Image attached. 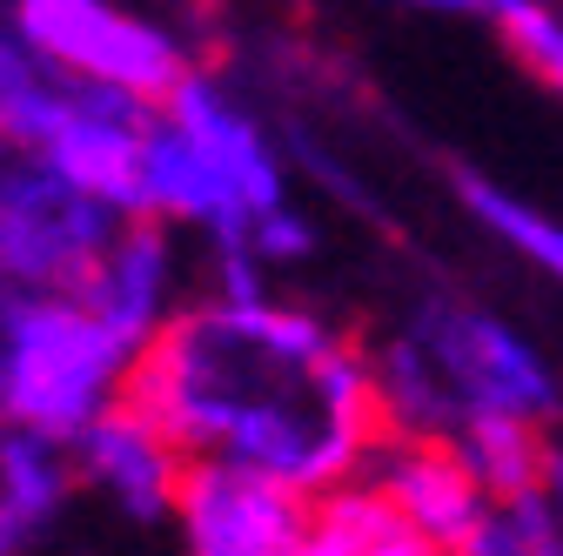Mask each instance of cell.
<instances>
[{
  "instance_id": "3",
  "label": "cell",
  "mask_w": 563,
  "mask_h": 556,
  "mask_svg": "<svg viewBox=\"0 0 563 556\" xmlns=\"http://www.w3.org/2000/svg\"><path fill=\"white\" fill-rule=\"evenodd\" d=\"M134 342L108 329L81 289L0 282V423H27L75 443L108 402L128 396Z\"/></svg>"
},
{
  "instance_id": "1",
  "label": "cell",
  "mask_w": 563,
  "mask_h": 556,
  "mask_svg": "<svg viewBox=\"0 0 563 556\" xmlns=\"http://www.w3.org/2000/svg\"><path fill=\"white\" fill-rule=\"evenodd\" d=\"M128 396L188 449L255 463L302 497L369 476L389 423L369 349L296 296L201 289L134 356Z\"/></svg>"
},
{
  "instance_id": "15",
  "label": "cell",
  "mask_w": 563,
  "mask_h": 556,
  "mask_svg": "<svg viewBox=\"0 0 563 556\" xmlns=\"http://www.w3.org/2000/svg\"><path fill=\"white\" fill-rule=\"evenodd\" d=\"M489 21L504 27L510 54L563 101V8H550V0H497Z\"/></svg>"
},
{
  "instance_id": "17",
  "label": "cell",
  "mask_w": 563,
  "mask_h": 556,
  "mask_svg": "<svg viewBox=\"0 0 563 556\" xmlns=\"http://www.w3.org/2000/svg\"><path fill=\"white\" fill-rule=\"evenodd\" d=\"M396 8H416V14H483L489 21L497 0H396Z\"/></svg>"
},
{
  "instance_id": "7",
  "label": "cell",
  "mask_w": 563,
  "mask_h": 556,
  "mask_svg": "<svg viewBox=\"0 0 563 556\" xmlns=\"http://www.w3.org/2000/svg\"><path fill=\"white\" fill-rule=\"evenodd\" d=\"M195 248L201 242L162 215H128L101 248V262L88 268L81 296L108 329H121L134 349H148L168 329V315L195 296Z\"/></svg>"
},
{
  "instance_id": "9",
  "label": "cell",
  "mask_w": 563,
  "mask_h": 556,
  "mask_svg": "<svg viewBox=\"0 0 563 556\" xmlns=\"http://www.w3.org/2000/svg\"><path fill=\"white\" fill-rule=\"evenodd\" d=\"M369 482L422 536H437L450 556L470 543V530L489 516V503H497L470 476V463L450 443H437V436H383V449L369 463Z\"/></svg>"
},
{
  "instance_id": "18",
  "label": "cell",
  "mask_w": 563,
  "mask_h": 556,
  "mask_svg": "<svg viewBox=\"0 0 563 556\" xmlns=\"http://www.w3.org/2000/svg\"><path fill=\"white\" fill-rule=\"evenodd\" d=\"M543 503H550V516L563 523V436L550 443V469H543Z\"/></svg>"
},
{
  "instance_id": "14",
  "label": "cell",
  "mask_w": 563,
  "mask_h": 556,
  "mask_svg": "<svg viewBox=\"0 0 563 556\" xmlns=\"http://www.w3.org/2000/svg\"><path fill=\"white\" fill-rule=\"evenodd\" d=\"M456 194H463L470 222H476L489 242H504L517 262H530L543 282L563 289V215H550V208H537L530 194L504 188L497 175H463Z\"/></svg>"
},
{
  "instance_id": "10",
  "label": "cell",
  "mask_w": 563,
  "mask_h": 556,
  "mask_svg": "<svg viewBox=\"0 0 563 556\" xmlns=\"http://www.w3.org/2000/svg\"><path fill=\"white\" fill-rule=\"evenodd\" d=\"M81 463L67 436L0 423V556H41L81 503Z\"/></svg>"
},
{
  "instance_id": "13",
  "label": "cell",
  "mask_w": 563,
  "mask_h": 556,
  "mask_svg": "<svg viewBox=\"0 0 563 556\" xmlns=\"http://www.w3.org/2000/svg\"><path fill=\"white\" fill-rule=\"evenodd\" d=\"M550 443H556V430H550V423H530V415H476V423H463V430L450 436V449L470 463V476H476L497 503L543 490Z\"/></svg>"
},
{
  "instance_id": "11",
  "label": "cell",
  "mask_w": 563,
  "mask_h": 556,
  "mask_svg": "<svg viewBox=\"0 0 563 556\" xmlns=\"http://www.w3.org/2000/svg\"><path fill=\"white\" fill-rule=\"evenodd\" d=\"M302 556H450V549L437 536H422L369 476H356L342 490L316 497Z\"/></svg>"
},
{
  "instance_id": "2",
  "label": "cell",
  "mask_w": 563,
  "mask_h": 556,
  "mask_svg": "<svg viewBox=\"0 0 563 556\" xmlns=\"http://www.w3.org/2000/svg\"><path fill=\"white\" fill-rule=\"evenodd\" d=\"M363 349L389 436L450 443L476 415H530L550 430L563 423V376L537 349V335L456 289H416Z\"/></svg>"
},
{
  "instance_id": "8",
  "label": "cell",
  "mask_w": 563,
  "mask_h": 556,
  "mask_svg": "<svg viewBox=\"0 0 563 556\" xmlns=\"http://www.w3.org/2000/svg\"><path fill=\"white\" fill-rule=\"evenodd\" d=\"M75 463H81V490L108 503L121 523H168L188 476V449L134 396L108 402L75 436Z\"/></svg>"
},
{
  "instance_id": "4",
  "label": "cell",
  "mask_w": 563,
  "mask_h": 556,
  "mask_svg": "<svg viewBox=\"0 0 563 556\" xmlns=\"http://www.w3.org/2000/svg\"><path fill=\"white\" fill-rule=\"evenodd\" d=\"M128 215L81 188L54 155L0 142V282L81 289Z\"/></svg>"
},
{
  "instance_id": "6",
  "label": "cell",
  "mask_w": 563,
  "mask_h": 556,
  "mask_svg": "<svg viewBox=\"0 0 563 556\" xmlns=\"http://www.w3.org/2000/svg\"><path fill=\"white\" fill-rule=\"evenodd\" d=\"M309 516L316 497H302L296 482L229 456H188L168 530L181 556H302Z\"/></svg>"
},
{
  "instance_id": "5",
  "label": "cell",
  "mask_w": 563,
  "mask_h": 556,
  "mask_svg": "<svg viewBox=\"0 0 563 556\" xmlns=\"http://www.w3.org/2000/svg\"><path fill=\"white\" fill-rule=\"evenodd\" d=\"M8 21L54 67L101 88H128L141 101H162L195 67L188 41L134 0H8Z\"/></svg>"
},
{
  "instance_id": "16",
  "label": "cell",
  "mask_w": 563,
  "mask_h": 556,
  "mask_svg": "<svg viewBox=\"0 0 563 556\" xmlns=\"http://www.w3.org/2000/svg\"><path fill=\"white\" fill-rule=\"evenodd\" d=\"M510 503H523V556H563V523L550 516L543 490H530V497H510Z\"/></svg>"
},
{
  "instance_id": "12",
  "label": "cell",
  "mask_w": 563,
  "mask_h": 556,
  "mask_svg": "<svg viewBox=\"0 0 563 556\" xmlns=\"http://www.w3.org/2000/svg\"><path fill=\"white\" fill-rule=\"evenodd\" d=\"M75 88H81V75L54 67L14 21H0V142L41 148L54 121L75 108Z\"/></svg>"
}]
</instances>
